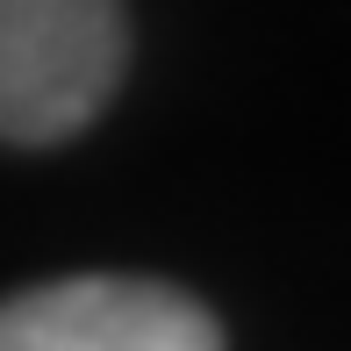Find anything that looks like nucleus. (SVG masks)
Masks as SVG:
<instances>
[{
    "mask_svg": "<svg viewBox=\"0 0 351 351\" xmlns=\"http://www.w3.org/2000/svg\"><path fill=\"white\" fill-rule=\"evenodd\" d=\"M0 351H222V323L165 280H51L0 301Z\"/></svg>",
    "mask_w": 351,
    "mask_h": 351,
    "instance_id": "f03ea898",
    "label": "nucleus"
},
{
    "mask_svg": "<svg viewBox=\"0 0 351 351\" xmlns=\"http://www.w3.org/2000/svg\"><path fill=\"white\" fill-rule=\"evenodd\" d=\"M130 72L122 0H0V143L79 136Z\"/></svg>",
    "mask_w": 351,
    "mask_h": 351,
    "instance_id": "f257e3e1",
    "label": "nucleus"
}]
</instances>
